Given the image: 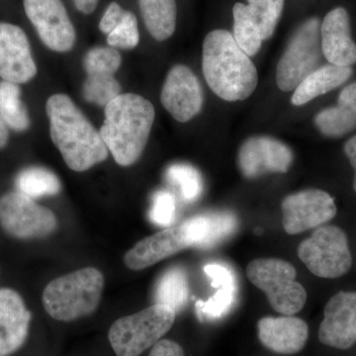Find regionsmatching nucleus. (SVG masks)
Instances as JSON below:
<instances>
[{
  "mask_svg": "<svg viewBox=\"0 0 356 356\" xmlns=\"http://www.w3.org/2000/svg\"><path fill=\"white\" fill-rule=\"evenodd\" d=\"M16 191L34 199L55 196L62 191L57 175L42 166L23 168L15 177Z\"/></svg>",
  "mask_w": 356,
  "mask_h": 356,
  "instance_id": "obj_26",
  "label": "nucleus"
},
{
  "mask_svg": "<svg viewBox=\"0 0 356 356\" xmlns=\"http://www.w3.org/2000/svg\"><path fill=\"white\" fill-rule=\"evenodd\" d=\"M204 271L212 281V286L216 288V294L207 301L199 300L196 303V312L201 321H215L226 316L233 308L238 296V283L235 274L222 264H211L205 266Z\"/></svg>",
  "mask_w": 356,
  "mask_h": 356,
  "instance_id": "obj_20",
  "label": "nucleus"
},
{
  "mask_svg": "<svg viewBox=\"0 0 356 356\" xmlns=\"http://www.w3.org/2000/svg\"><path fill=\"white\" fill-rule=\"evenodd\" d=\"M293 159L291 149L280 140L254 136L241 146L238 165L243 177L252 179L267 173L287 172Z\"/></svg>",
  "mask_w": 356,
  "mask_h": 356,
  "instance_id": "obj_13",
  "label": "nucleus"
},
{
  "mask_svg": "<svg viewBox=\"0 0 356 356\" xmlns=\"http://www.w3.org/2000/svg\"><path fill=\"white\" fill-rule=\"evenodd\" d=\"M175 196L168 191H158L153 197L149 219L159 227L170 228L175 220Z\"/></svg>",
  "mask_w": 356,
  "mask_h": 356,
  "instance_id": "obj_34",
  "label": "nucleus"
},
{
  "mask_svg": "<svg viewBox=\"0 0 356 356\" xmlns=\"http://www.w3.org/2000/svg\"><path fill=\"white\" fill-rule=\"evenodd\" d=\"M248 280L266 293L271 307L285 316H293L305 306L307 291L296 281V269L280 259H257L247 266Z\"/></svg>",
  "mask_w": 356,
  "mask_h": 356,
  "instance_id": "obj_6",
  "label": "nucleus"
},
{
  "mask_svg": "<svg viewBox=\"0 0 356 356\" xmlns=\"http://www.w3.org/2000/svg\"><path fill=\"white\" fill-rule=\"evenodd\" d=\"M24 9L47 48L58 53L74 48L76 29L62 0H24Z\"/></svg>",
  "mask_w": 356,
  "mask_h": 356,
  "instance_id": "obj_11",
  "label": "nucleus"
},
{
  "mask_svg": "<svg viewBox=\"0 0 356 356\" xmlns=\"http://www.w3.org/2000/svg\"><path fill=\"white\" fill-rule=\"evenodd\" d=\"M0 119L7 127L18 132L30 127L29 115L21 100L19 84L0 81Z\"/></svg>",
  "mask_w": 356,
  "mask_h": 356,
  "instance_id": "obj_27",
  "label": "nucleus"
},
{
  "mask_svg": "<svg viewBox=\"0 0 356 356\" xmlns=\"http://www.w3.org/2000/svg\"><path fill=\"white\" fill-rule=\"evenodd\" d=\"M156 117L154 105L143 96L125 93L105 107L100 128L103 142L121 166L134 165L142 156Z\"/></svg>",
  "mask_w": 356,
  "mask_h": 356,
  "instance_id": "obj_3",
  "label": "nucleus"
},
{
  "mask_svg": "<svg viewBox=\"0 0 356 356\" xmlns=\"http://www.w3.org/2000/svg\"><path fill=\"white\" fill-rule=\"evenodd\" d=\"M323 51L321 22L313 17L294 32L276 67V83L283 92L294 91L320 67Z\"/></svg>",
  "mask_w": 356,
  "mask_h": 356,
  "instance_id": "obj_7",
  "label": "nucleus"
},
{
  "mask_svg": "<svg viewBox=\"0 0 356 356\" xmlns=\"http://www.w3.org/2000/svg\"><path fill=\"white\" fill-rule=\"evenodd\" d=\"M77 10L89 15L95 10L99 0H74Z\"/></svg>",
  "mask_w": 356,
  "mask_h": 356,
  "instance_id": "obj_38",
  "label": "nucleus"
},
{
  "mask_svg": "<svg viewBox=\"0 0 356 356\" xmlns=\"http://www.w3.org/2000/svg\"><path fill=\"white\" fill-rule=\"evenodd\" d=\"M166 178L179 188L185 202L197 200L202 193V177L194 166L185 163L170 165L166 170Z\"/></svg>",
  "mask_w": 356,
  "mask_h": 356,
  "instance_id": "obj_29",
  "label": "nucleus"
},
{
  "mask_svg": "<svg viewBox=\"0 0 356 356\" xmlns=\"http://www.w3.org/2000/svg\"><path fill=\"white\" fill-rule=\"evenodd\" d=\"M125 13L126 11L122 8L120 4L117 2H111L100 21V31L106 35L110 34L123 19Z\"/></svg>",
  "mask_w": 356,
  "mask_h": 356,
  "instance_id": "obj_35",
  "label": "nucleus"
},
{
  "mask_svg": "<svg viewBox=\"0 0 356 356\" xmlns=\"http://www.w3.org/2000/svg\"><path fill=\"white\" fill-rule=\"evenodd\" d=\"M298 257L314 275L327 280L350 270L353 257L348 236L337 226L318 227L298 247Z\"/></svg>",
  "mask_w": 356,
  "mask_h": 356,
  "instance_id": "obj_8",
  "label": "nucleus"
},
{
  "mask_svg": "<svg viewBox=\"0 0 356 356\" xmlns=\"http://www.w3.org/2000/svg\"><path fill=\"white\" fill-rule=\"evenodd\" d=\"M323 56L332 65L351 67L356 64V44L351 37L348 11L337 7L321 23Z\"/></svg>",
  "mask_w": 356,
  "mask_h": 356,
  "instance_id": "obj_18",
  "label": "nucleus"
},
{
  "mask_svg": "<svg viewBox=\"0 0 356 356\" xmlns=\"http://www.w3.org/2000/svg\"><path fill=\"white\" fill-rule=\"evenodd\" d=\"M46 112L51 140L70 170L83 172L106 161L109 151L102 135L69 96L51 95Z\"/></svg>",
  "mask_w": 356,
  "mask_h": 356,
  "instance_id": "obj_1",
  "label": "nucleus"
},
{
  "mask_svg": "<svg viewBox=\"0 0 356 356\" xmlns=\"http://www.w3.org/2000/svg\"><path fill=\"white\" fill-rule=\"evenodd\" d=\"M121 64L120 53L112 47H95L89 50L83 58L86 76H114Z\"/></svg>",
  "mask_w": 356,
  "mask_h": 356,
  "instance_id": "obj_32",
  "label": "nucleus"
},
{
  "mask_svg": "<svg viewBox=\"0 0 356 356\" xmlns=\"http://www.w3.org/2000/svg\"><path fill=\"white\" fill-rule=\"evenodd\" d=\"M161 102L177 122L191 121L200 113L204 103L203 89L197 76L186 65H175L163 83Z\"/></svg>",
  "mask_w": 356,
  "mask_h": 356,
  "instance_id": "obj_12",
  "label": "nucleus"
},
{
  "mask_svg": "<svg viewBox=\"0 0 356 356\" xmlns=\"http://www.w3.org/2000/svg\"><path fill=\"white\" fill-rule=\"evenodd\" d=\"M140 14L151 36L165 41L177 27V7L175 0H139Z\"/></svg>",
  "mask_w": 356,
  "mask_h": 356,
  "instance_id": "obj_24",
  "label": "nucleus"
},
{
  "mask_svg": "<svg viewBox=\"0 0 356 356\" xmlns=\"http://www.w3.org/2000/svg\"><path fill=\"white\" fill-rule=\"evenodd\" d=\"M191 248L182 225L170 227L140 241L126 252L124 262L128 268L139 271Z\"/></svg>",
  "mask_w": 356,
  "mask_h": 356,
  "instance_id": "obj_17",
  "label": "nucleus"
},
{
  "mask_svg": "<svg viewBox=\"0 0 356 356\" xmlns=\"http://www.w3.org/2000/svg\"><path fill=\"white\" fill-rule=\"evenodd\" d=\"M248 2L262 40L270 39L282 14L285 0H248Z\"/></svg>",
  "mask_w": 356,
  "mask_h": 356,
  "instance_id": "obj_31",
  "label": "nucleus"
},
{
  "mask_svg": "<svg viewBox=\"0 0 356 356\" xmlns=\"http://www.w3.org/2000/svg\"><path fill=\"white\" fill-rule=\"evenodd\" d=\"M181 225L191 248L207 250L231 236L238 227V220L232 213H210L192 217Z\"/></svg>",
  "mask_w": 356,
  "mask_h": 356,
  "instance_id": "obj_21",
  "label": "nucleus"
},
{
  "mask_svg": "<svg viewBox=\"0 0 356 356\" xmlns=\"http://www.w3.org/2000/svg\"><path fill=\"white\" fill-rule=\"evenodd\" d=\"M8 129H7L4 122L0 119V149L6 147L7 143H8Z\"/></svg>",
  "mask_w": 356,
  "mask_h": 356,
  "instance_id": "obj_39",
  "label": "nucleus"
},
{
  "mask_svg": "<svg viewBox=\"0 0 356 356\" xmlns=\"http://www.w3.org/2000/svg\"><path fill=\"white\" fill-rule=\"evenodd\" d=\"M259 339L267 350L280 355H295L303 350L309 337V327L302 318H262L257 323Z\"/></svg>",
  "mask_w": 356,
  "mask_h": 356,
  "instance_id": "obj_19",
  "label": "nucleus"
},
{
  "mask_svg": "<svg viewBox=\"0 0 356 356\" xmlns=\"http://www.w3.org/2000/svg\"><path fill=\"white\" fill-rule=\"evenodd\" d=\"M37 74L31 47L25 32L18 26L0 23V77L22 84Z\"/></svg>",
  "mask_w": 356,
  "mask_h": 356,
  "instance_id": "obj_15",
  "label": "nucleus"
},
{
  "mask_svg": "<svg viewBox=\"0 0 356 356\" xmlns=\"http://www.w3.org/2000/svg\"><path fill=\"white\" fill-rule=\"evenodd\" d=\"M316 127L329 138H341L356 129V81L341 90L337 105L318 112Z\"/></svg>",
  "mask_w": 356,
  "mask_h": 356,
  "instance_id": "obj_22",
  "label": "nucleus"
},
{
  "mask_svg": "<svg viewBox=\"0 0 356 356\" xmlns=\"http://www.w3.org/2000/svg\"><path fill=\"white\" fill-rule=\"evenodd\" d=\"M104 289V276L95 267H86L51 281L42 302L47 313L60 322H72L97 310Z\"/></svg>",
  "mask_w": 356,
  "mask_h": 356,
  "instance_id": "obj_4",
  "label": "nucleus"
},
{
  "mask_svg": "<svg viewBox=\"0 0 356 356\" xmlns=\"http://www.w3.org/2000/svg\"><path fill=\"white\" fill-rule=\"evenodd\" d=\"M0 229L15 240H39L56 232L58 220L50 209L15 191L0 197Z\"/></svg>",
  "mask_w": 356,
  "mask_h": 356,
  "instance_id": "obj_9",
  "label": "nucleus"
},
{
  "mask_svg": "<svg viewBox=\"0 0 356 356\" xmlns=\"http://www.w3.org/2000/svg\"><path fill=\"white\" fill-rule=\"evenodd\" d=\"M83 95L86 102L106 107L108 103L121 95V86L114 76L88 74L84 81Z\"/></svg>",
  "mask_w": 356,
  "mask_h": 356,
  "instance_id": "obj_30",
  "label": "nucleus"
},
{
  "mask_svg": "<svg viewBox=\"0 0 356 356\" xmlns=\"http://www.w3.org/2000/svg\"><path fill=\"white\" fill-rule=\"evenodd\" d=\"M318 339L337 350H348L356 343V292L339 291L329 300Z\"/></svg>",
  "mask_w": 356,
  "mask_h": 356,
  "instance_id": "obj_14",
  "label": "nucleus"
},
{
  "mask_svg": "<svg viewBox=\"0 0 356 356\" xmlns=\"http://www.w3.org/2000/svg\"><path fill=\"white\" fill-rule=\"evenodd\" d=\"M149 356H185L184 350L175 341L161 339L154 344Z\"/></svg>",
  "mask_w": 356,
  "mask_h": 356,
  "instance_id": "obj_36",
  "label": "nucleus"
},
{
  "mask_svg": "<svg viewBox=\"0 0 356 356\" xmlns=\"http://www.w3.org/2000/svg\"><path fill=\"white\" fill-rule=\"evenodd\" d=\"M344 153L348 156L351 166L355 170V179H353V189L356 193V135L351 137L344 145Z\"/></svg>",
  "mask_w": 356,
  "mask_h": 356,
  "instance_id": "obj_37",
  "label": "nucleus"
},
{
  "mask_svg": "<svg viewBox=\"0 0 356 356\" xmlns=\"http://www.w3.org/2000/svg\"><path fill=\"white\" fill-rule=\"evenodd\" d=\"M189 294L191 289L186 273L180 267H172L165 271L156 283L154 304L170 307L178 313L188 302Z\"/></svg>",
  "mask_w": 356,
  "mask_h": 356,
  "instance_id": "obj_25",
  "label": "nucleus"
},
{
  "mask_svg": "<svg viewBox=\"0 0 356 356\" xmlns=\"http://www.w3.org/2000/svg\"><path fill=\"white\" fill-rule=\"evenodd\" d=\"M140 42L137 17L131 11H126L118 26L107 35V43L115 49L130 50L136 48Z\"/></svg>",
  "mask_w": 356,
  "mask_h": 356,
  "instance_id": "obj_33",
  "label": "nucleus"
},
{
  "mask_svg": "<svg viewBox=\"0 0 356 356\" xmlns=\"http://www.w3.org/2000/svg\"><path fill=\"white\" fill-rule=\"evenodd\" d=\"M202 69L211 90L226 102L248 99L259 83L254 63L227 30H214L204 39Z\"/></svg>",
  "mask_w": 356,
  "mask_h": 356,
  "instance_id": "obj_2",
  "label": "nucleus"
},
{
  "mask_svg": "<svg viewBox=\"0 0 356 356\" xmlns=\"http://www.w3.org/2000/svg\"><path fill=\"white\" fill-rule=\"evenodd\" d=\"M233 15L234 38L248 57H254L261 50L264 40L250 7L238 2L234 6Z\"/></svg>",
  "mask_w": 356,
  "mask_h": 356,
  "instance_id": "obj_28",
  "label": "nucleus"
},
{
  "mask_svg": "<svg viewBox=\"0 0 356 356\" xmlns=\"http://www.w3.org/2000/svg\"><path fill=\"white\" fill-rule=\"evenodd\" d=\"M175 315L170 307L154 304L133 315L118 318L108 332L114 353L117 356H140L172 329Z\"/></svg>",
  "mask_w": 356,
  "mask_h": 356,
  "instance_id": "obj_5",
  "label": "nucleus"
},
{
  "mask_svg": "<svg viewBox=\"0 0 356 356\" xmlns=\"http://www.w3.org/2000/svg\"><path fill=\"white\" fill-rule=\"evenodd\" d=\"M32 313L13 288H0V356H11L29 336Z\"/></svg>",
  "mask_w": 356,
  "mask_h": 356,
  "instance_id": "obj_16",
  "label": "nucleus"
},
{
  "mask_svg": "<svg viewBox=\"0 0 356 356\" xmlns=\"http://www.w3.org/2000/svg\"><path fill=\"white\" fill-rule=\"evenodd\" d=\"M353 74L351 67H339L332 64L318 67L295 89L291 98L292 104L302 106L318 96L327 95L346 83Z\"/></svg>",
  "mask_w": 356,
  "mask_h": 356,
  "instance_id": "obj_23",
  "label": "nucleus"
},
{
  "mask_svg": "<svg viewBox=\"0 0 356 356\" xmlns=\"http://www.w3.org/2000/svg\"><path fill=\"white\" fill-rule=\"evenodd\" d=\"M283 228L289 235H297L322 227L336 217L337 209L334 198L320 189L290 194L281 204Z\"/></svg>",
  "mask_w": 356,
  "mask_h": 356,
  "instance_id": "obj_10",
  "label": "nucleus"
}]
</instances>
